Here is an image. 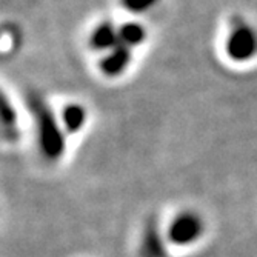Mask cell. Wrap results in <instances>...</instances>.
I'll list each match as a JSON object with an SVG mask.
<instances>
[{
	"label": "cell",
	"instance_id": "3",
	"mask_svg": "<svg viewBox=\"0 0 257 257\" xmlns=\"http://www.w3.org/2000/svg\"><path fill=\"white\" fill-rule=\"evenodd\" d=\"M159 0H123V4L130 11L134 13H147L150 11Z\"/></svg>",
	"mask_w": 257,
	"mask_h": 257
},
{
	"label": "cell",
	"instance_id": "1",
	"mask_svg": "<svg viewBox=\"0 0 257 257\" xmlns=\"http://www.w3.org/2000/svg\"><path fill=\"white\" fill-rule=\"evenodd\" d=\"M225 50L234 62H248L257 56V31L248 23L236 25L225 40Z\"/></svg>",
	"mask_w": 257,
	"mask_h": 257
},
{
	"label": "cell",
	"instance_id": "2",
	"mask_svg": "<svg viewBox=\"0 0 257 257\" xmlns=\"http://www.w3.org/2000/svg\"><path fill=\"white\" fill-rule=\"evenodd\" d=\"M203 234V220L200 216L186 213L182 214L173 225L171 236L179 245H191Z\"/></svg>",
	"mask_w": 257,
	"mask_h": 257
}]
</instances>
